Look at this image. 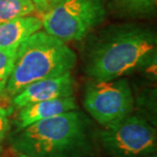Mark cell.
<instances>
[{
  "label": "cell",
  "mask_w": 157,
  "mask_h": 157,
  "mask_svg": "<svg viewBox=\"0 0 157 157\" xmlns=\"http://www.w3.org/2000/svg\"><path fill=\"white\" fill-rule=\"evenodd\" d=\"M75 78L71 73L60 77L34 82L24 88L10 99L13 109H20L36 102L61 97L74 96Z\"/></svg>",
  "instance_id": "cell-7"
},
{
  "label": "cell",
  "mask_w": 157,
  "mask_h": 157,
  "mask_svg": "<svg viewBox=\"0 0 157 157\" xmlns=\"http://www.w3.org/2000/svg\"><path fill=\"white\" fill-rule=\"evenodd\" d=\"M18 157H26V156H24V155H18Z\"/></svg>",
  "instance_id": "cell-16"
},
{
  "label": "cell",
  "mask_w": 157,
  "mask_h": 157,
  "mask_svg": "<svg viewBox=\"0 0 157 157\" xmlns=\"http://www.w3.org/2000/svg\"><path fill=\"white\" fill-rule=\"evenodd\" d=\"M95 138L109 157H147L156 151L155 127L141 115L125 117L110 127L103 128Z\"/></svg>",
  "instance_id": "cell-5"
},
{
  "label": "cell",
  "mask_w": 157,
  "mask_h": 157,
  "mask_svg": "<svg viewBox=\"0 0 157 157\" xmlns=\"http://www.w3.org/2000/svg\"><path fill=\"white\" fill-rule=\"evenodd\" d=\"M76 63V53L67 43L40 30L17 48L13 67L2 97L11 99L34 82L71 73Z\"/></svg>",
  "instance_id": "cell-3"
},
{
  "label": "cell",
  "mask_w": 157,
  "mask_h": 157,
  "mask_svg": "<svg viewBox=\"0 0 157 157\" xmlns=\"http://www.w3.org/2000/svg\"><path fill=\"white\" fill-rule=\"evenodd\" d=\"M83 103L88 113L103 128L130 117L135 108L131 85L122 78L90 81L85 88Z\"/></svg>",
  "instance_id": "cell-6"
},
{
  "label": "cell",
  "mask_w": 157,
  "mask_h": 157,
  "mask_svg": "<svg viewBox=\"0 0 157 157\" xmlns=\"http://www.w3.org/2000/svg\"><path fill=\"white\" fill-rule=\"evenodd\" d=\"M157 37L150 28L133 24L104 28L85 48V73L95 81H110L156 62Z\"/></svg>",
  "instance_id": "cell-1"
},
{
  "label": "cell",
  "mask_w": 157,
  "mask_h": 157,
  "mask_svg": "<svg viewBox=\"0 0 157 157\" xmlns=\"http://www.w3.org/2000/svg\"><path fill=\"white\" fill-rule=\"evenodd\" d=\"M40 30H42V21L33 15L0 24V49H17L25 40Z\"/></svg>",
  "instance_id": "cell-9"
},
{
  "label": "cell",
  "mask_w": 157,
  "mask_h": 157,
  "mask_svg": "<svg viewBox=\"0 0 157 157\" xmlns=\"http://www.w3.org/2000/svg\"><path fill=\"white\" fill-rule=\"evenodd\" d=\"M13 112L12 106H5L0 102V151L3 141L5 140L6 136L10 132L11 128V121H10V115Z\"/></svg>",
  "instance_id": "cell-13"
},
{
  "label": "cell",
  "mask_w": 157,
  "mask_h": 157,
  "mask_svg": "<svg viewBox=\"0 0 157 157\" xmlns=\"http://www.w3.org/2000/svg\"><path fill=\"white\" fill-rule=\"evenodd\" d=\"M41 13L49 35L64 43L82 41L104 21L107 0H50Z\"/></svg>",
  "instance_id": "cell-4"
},
{
  "label": "cell",
  "mask_w": 157,
  "mask_h": 157,
  "mask_svg": "<svg viewBox=\"0 0 157 157\" xmlns=\"http://www.w3.org/2000/svg\"><path fill=\"white\" fill-rule=\"evenodd\" d=\"M10 147L26 157H93L95 133L89 117L71 110L37 121L8 137Z\"/></svg>",
  "instance_id": "cell-2"
},
{
  "label": "cell",
  "mask_w": 157,
  "mask_h": 157,
  "mask_svg": "<svg viewBox=\"0 0 157 157\" xmlns=\"http://www.w3.org/2000/svg\"><path fill=\"white\" fill-rule=\"evenodd\" d=\"M148 157H157V156H156L155 154H154V155H153V154H152V155H150V156H148Z\"/></svg>",
  "instance_id": "cell-15"
},
{
  "label": "cell",
  "mask_w": 157,
  "mask_h": 157,
  "mask_svg": "<svg viewBox=\"0 0 157 157\" xmlns=\"http://www.w3.org/2000/svg\"><path fill=\"white\" fill-rule=\"evenodd\" d=\"M78 109L77 100L74 96L61 97L51 100L36 102L17 109L18 112L13 121L14 131H20L37 121H43L63 112Z\"/></svg>",
  "instance_id": "cell-8"
},
{
  "label": "cell",
  "mask_w": 157,
  "mask_h": 157,
  "mask_svg": "<svg viewBox=\"0 0 157 157\" xmlns=\"http://www.w3.org/2000/svg\"><path fill=\"white\" fill-rule=\"evenodd\" d=\"M157 0H107V9L119 17L146 18L153 17Z\"/></svg>",
  "instance_id": "cell-10"
},
{
  "label": "cell",
  "mask_w": 157,
  "mask_h": 157,
  "mask_svg": "<svg viewBox=\"0 0 157 157\" xmlns=\"http://www.w3.org/2000/svg\"><path fill=\"white\" fill-rule=\"evenodd\" d=\"M17 49H0V98L10 77Z\"/></svg>",
  "instance_id": "cell-12"
},
{
  "label": "cell",
  "mask_w": 157,
  "mask_h": 157,
  "mask_svg": "<svg viewBox=\"0 0 157 157\" xmlns=\"http://www.w3.org/2000/svg\"><path fill=\"white\" fill-rule=\"evenodd\" d=\"M50 0H33L34 4L36 6V9H39L40 11H42L44 8H45V6L47 5V3H48Z\"/></svg>",
  "instance_id": "cell-14"
},
{
  "label": "cell",
  "mask_w": 157,
  "mask_h": 157,
  "mask_svg": "<svg viewBox=\"0 0 157 157\" xmlns=\"http://www.w3.org/2000/svg\"><path fill=\"white\" fill-rule=\"evenodd\" d=\"M35 10L33 0H0V24L31 15Z\"/></svg>",
  "instance_id": "cell-11"
}]
</instances>
